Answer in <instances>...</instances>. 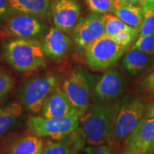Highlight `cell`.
<instances>
[{"label": "cell", "mask_w": 154, "mask_h": 154, "mask_svg": "<svg viewBox=\"0 0 154 154\" xmlns=\"http://www.w3.org/2000/svg\"><path fill=\"white\" fill-rule=\"evenodd\" d=\"M120 102L95 103L80 118L82 128L90 146L109 143L118 115Z\"/></svg>", "instance_id": "obj_1"}, {"label": "cell", "mask_w": 154, "mask_h": 154, "mask_svg": "<svg viewBox=\"0 0 154 154\" xmlns=\"http://www.w3.org/2000/svg\"><path fill=\"white\" fill-rule=\"evenodd\" d=\"M4 58L19 73H29L44 68L47 59L42 44L36 39L15 38L5 44Z\"/></svg>", "instance_id": "obj_2"}, {"label": "cell", "mask_w": 154, "mask_h": 154, "mask_svg": "<svg viewBox=\"0 0 154 154\" xmlns=\"http://www.w3.org/2000/svg\"><path fill=\"white\" fill-rule=\"evenodd\" d=\"M146 101L142 96L128 94L120 101L114 128L109 141V146H117L126 139L145 115Z\"/></svg>", "instance_id": "obj_3"}, {"label": "cell", "mask_w": 154, "mask_h": 154, "mask_svg": "<svg viewBox=\"0 0 154 154\" xmlns=\"http://www.w3.org/2000/svg\"><path fill=\"white\" fill-rule=\"evenodd\" d=\"M80 118L79 113L74 108L67 115L58 118L32 116L27 120L26 125L31 134L38 137L59 140L66 137L79 127Z\"/></svg>", "instance_id": "obj_4"}, {"label": "cell", "mask_w": 154, "mask_h": 154, "mask_svg": "<svg viewBox=\"0 0 154 154\" xmlns=\"http://www.w3.org/2000/svg\"><path fill=\"white\" fill-rule=\"evenodd\" d=\"M60 78L53 74L34 77L23 84L19 97L23 107L32 114H37L50 93L59 87Z\"/></svg>", "instance_id": "obj_5"}, {"label": "cell", "mask_w": 154, "mask_h": 154, "mask_svg": "<svg viewBox=\"0 0 154 154\" xmlns=\"http://www.w3.org/2000/svg\"><path fill=\"white\" fill-rule=\"evenodd\" d=\"M128 47L121 46L103 35L85 48L86 63L95 72L110 69L128 51Z\"/></svg>", "instance_id": "obj_6"}, {"label": "cell", "mask_w": 154, "mask_h": 154, "mask_svg": "<svg viewBox=\"0 0 154 154\" xmlns=\"http://www.w3.org/2000/svg\"><path fill=\"white\" fill-rule=\"evenodd\" d=\"M121 154H154V118H144L124 140Z\"/></svg>", "instance_id": "obj_7"}, {"label": "cell", "mask_w": 154, "mask_h": 154, "mask_svg": "<svg viewBox=\"0 0 154 154\" xmlns=\"http://www.w3.org/2000/svg\"><path fill=\"white\" fill-rule=\"evenodd\" d=\"M62 88L82 117L89 107L91 98L89 82L84 71L81 69L73 71L63 81Z\"/></svg>", "instance_id": "obj_8"}, {"label": "cell", "mask_w": 154, "mask_h": 154, "mask_svg": "<svg viewBox=\"0 0 154 154\" xmlns=\"http://www.w3.org/2000/svg\"><path fill=\"white\" fill-rule=\"evenodd\" d=\"M127 82L123 74L116 69L106 70L94 86L91 99L95 103L114 101L124 95Z\"/></svg>", "instance_id": "obj_9"}, {"label": "cell", "mask_w": 154, "mask_h": 154, "mask_svg": "<svg viewBox=\"0 0 154 154\" xmlns=\"http://www.w3.org/2000/svg\"><path fill=\"white\" fill-rule=\"evenodd\" d=\"M104 34V14L96 13H91L84 17H80L73 29L75 42L84 49Z\"/></svg>", "instance_id": "obj_10"}, {"label": "cell", "mask_w": 154, "mask_h": 154, "mask_svg": "<svg viewBox=\"0 0 154 154\" xmlns=\"http://www.w3.org/2000/svg\"><path fill=\"white\" fill-rule=\"evenodd\" d=\"M6 29L11 36L19 38L36 39L47 32V26L38 17L19 14L7 22Z\"/></svg>", "instance_id": "obj_11"}, {"label": "cell", "mask_w": 154, "mask_h": 154, "mask_svg": "<svg viewBox=\"0 0 154 154\" xmlns=\"http://www.w3.org/2000/svg\"><path fill=\"white\" fill-rule=\"evenodd\" d=\"M44 146L35 135L8 134L0 140V154H42Z\"/></svg>", "instance_id": "obj_12"}, {"label": "cell", "mask_w": 154, "mask_h": 154, "mask_svg": "<svg viewBox=\"0 0 154 154\" xmlns=\"http://www.w3.org/2000/svg\"><path fill=\"white\" fill-rule=\"evenodd\" d=\"M51 13L55 26L64 32H73L81 14V6L76 0H53Z\"/></svg>", "instance_id": "obj_13"}, {"label": "cell", "mask_w": 154, "mask_h": 154, "mask_svg": "<svg viewBox=\"0 0 154 154\" xmlns=\"http://www.w3.org/2000/svg\"><path fill=\"white\" fill-rule=\"evenodd\" d=\"M86 135L80 126L66 137L59 140L49 139L44 143L42 154H71L84 149Z\"/></svg>", "instance_id": "obj_14"}, {"label": "cell", "mask_w": 154, "mask_h": 154, "mask_svg": "<svg viewBox=\"0 0 154 154\" xmlns=\"http://www.w3.org/2000/svg\"><path fill=\"white\" fill-rule=\"evenodd\" d=\"M105 34L121 46L128 47L139 35L140 30L125 24L111 13L105 14Z\"/></svg>", "instance_id": "obj_15"}, {"label": "cell", "mask_w": 154, "mask_h": 154, "mask_svg": "<svg viewBox=\"0 0 154 154\" xmlns=\"http://www.w3.org/2000/svg\"><path fill=\"white\" fill-rule=\"evenodd\" d=\"M72 41L62 31L51 27L46 34L42 44L46 56L51 60H60L66 54Z\"/></svg>", "instance_id": "obj_16"}, {"label": "cell", "mask_w": 154, "mask_h": 154, "mask_svg": "<svg viewBox=\"0 0 154 154\" xmlns=\"http://www.w3.org/2000/svg\"><path fill=\"white\" fill-rule=\"evenodd\" d=\"M74 109L63 88H56L44 101L41 113L45 118H58L68 114Z\"/></svg>", "instance_id": "obj_17"}, {"label": "cell", "mask_w": 154, "mask_h": 154, "mask_svg": "<svg viewBox=\"0 0 154 154\" xmlns=\"http://www.w3.org/2000/svg\"><path fill=\"white\" fill-rule=\"evenodd\" d=\"M154 63L152 55L136 49L126 53L121 61V68L131 76L138 77L146 74Z\"/></svg>", "instance_id": "obj_18"}, {"label": "cell", "mask_w": 154, "mask_h": 154, "mask_svg": "<svg viewBox=\"0 0 154 154\" xmlns=\"http://www.w3.org/2000/svg\"><path fill=\"white\" fill-rule=\"evenodd\" d=\"M23 113V106L16 101L0 106V140L15 128Z\"/></svg>", "instance_id": "obj_19"}, {"label": "cell", "mask_w": 154, "mask_h": 154, "mask_svg": "<svg viewBox=\"0 0 154 154\" xmlns=\"http://www.w3.org/2000/svg\"><path fill=\"white\" fill-rule=\"evenodd\" d=\"M11 10L18 14L49 17L51 0H8Z\"/></svg>", "instance_id": "obj_20"}, {"label": "cell", "mask_w": 154, "mask_h": 154, "mask_svg": "<svg viewBox=\"0 0 154 154\" xmlns=\"http://www.w3.org/2000/svg\"><path fill=\"white\" fill-rule=\"evenodd\" d=\"M115 15L128 26L139 29L143 22V9L136 5L117 6Z\"/></svg>", "instance_id": "obj_21"}, {"label": "cell", "mask_w": 154, "mask_h": 154, "mask_svg": "<svg viewBox=\"0 0 154 154\" xmlns=\"http://www.w3.org/2000/svg\"><path fill=\"white\" fill-rule=\"evenodd\" d=\"M140 6L143 17L138 36L154 33V0H143Z\"/></svg>", "instance_id": "obj_22"}, {"label": "cell", "mask_w": 154, "mask_h": 154, "mask_svg": "<svg viewBox=\"0 0 154 154\" xmlns=\"http://www.w3.org/2000/svg\"><path fill=\"white\" fill-rule=\"evenodd\" d=\"M86 2L90 10L96 14L113 13L116 9L115 0H86Z\"/></svg>", "instance_id": "obj_23"}, {"label": "cell", "mask_w": 154, "mask_h": 154, "mask_svg": "<svg viewBox=\"0 0 154 154\" xmlns=\"http://www.w3.org/2000/svg\"><path fill=\"white\" fill-rule=\"evenodd\" d=\"M14 80L12 76L5 69L0 67V103L5 101L13 87Z\"/></svg>", "instance_id": "obj_24"}, {"label": "cell", "mask_w": 154, "mask_h": 154, "mask_svg": "<svg viewBox=\"0 0 154 154\" xmlns=\"http://www.w3.org/2000/svg\"><path fill=\"white\" fill-rule=\"evenodd\" d=\"M131 49L138 50L150 55L154 54V33L138 36Z\"/></svg>", "instance_id": "obj_25"}, {"label": "cell", "mask_w": 154, "mask_h": 154, "mask_svg": "<svg viewBox=\"0 0 154 154\" xmlns=\"http://www.w3.org/2000/svg\"><path fill=\"white\" fill-rule=\"evenodd\" d=\"M138 88L140 93L149 96H154V71L140 82Z\"/></svg>", "instance_id": "obj_26"}, {"label": "cell", "mask_w": 154, "mask_h": 154, "mask_svg": "<svg viewBox=\"0 0 154 154\" xmlns=\"http://www.w3.org/2000/svg\"><path fill=\"white\" fill-rule=\"evenodd\" d=\"M86 154H114L110 146L104 145L91 146L85 149Z\"/></svg>", "instance_id": "obj_27"}, {"label": "cell", "mask_w": 154, "mask_h": 154, "mask_svg": "<svg viewBox=\"0 0 154 154\" xmlns=\"http://www.w3.org/2000/svg\"><path fill=\"white\" fill-rule=\"evenodd\" d=\"M9 9L8 0H0V23L7 18Z\"/></svg>", "instance_id": "obj_28"}, {"label": "cell", "mask_w": 154, "mask_h": 154, "mask_svg": "<svg viewBox=\"0 0 154 154\" xmlns=\"http://www.w3.org/2000/svg\"><path fill=\"white\" fill-rule=\"evenodd\" d=\"M117 6L120 5H141L143 0H115Z\"/></svg>", "instance_id": "obj_29"}, {"label": "cell", "mask_w": 154, "mask_h": 154, "mask_svg": "<svg viewBox=\"0 0 154 154\" xmlns=\"http://www.w3.org/2000/svg\"><path fill=\"white\" fill-rule=\"evenodd\" d=\"M144 117L145 118H154V100L149 104H147Z\"/></svg>", "instance_id": "obj_30"}, {"label": "cell", "mask_w": 154, "mask_h": 154, "mask_svg": "<svg viewBox=\"0 0 154 154\" xmlns=\"http://www.w3.org/2000/svg\"><path fill=\"white\" fill-rule=\"evenodd\" d=\"M71 154H76V153H71Z\"/></svg>", "instance_id": "obj_31"}, {"label": "cell", "mask_w": 154, "mask_h": 154, "mask_svg": "<svg viewBox=\"0 0 154 154\" xmlns=\"http://www.w3.org/2000/svg\"></svg>", "instance_id": "obj_32"}]
</instances>
